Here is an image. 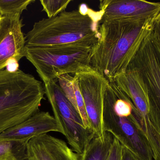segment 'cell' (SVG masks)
<instances>
[{
  "mask_svg": "<svg viewBox=\"0 0 160 160\" xmlns=\"http://www.w3.org/2000/svg\"><path fill=\"white\" fill-rule=\"evenodd\" d=\"M18 61L15 58L9 59L7 64L6 70L10 72H15L19 70Z\"/></svg>",
  "mask_w": 160,
  "mask_h": 160,
  "instance_id": "cell-22",
  "label": "cell"
},
{
  "mask_svg": "<svg viewBox=\"0 0 160 160\" xmlns=\"http://www.w3.org/2000/svg\"><path fill=\"white\" fill-rule=\"evenodd\" d=\"M84 103L90 128L99 137L105 133L103 123L104 97L109 81L92 68L75 74Z\"/></svg>",
  "mask_w": 160,
  "mask_h": 160,
  "instance_id": "cell-8",
  "label": "cell"
},
{
  "mask_svg": "<svg viewBox=\"0 0 160 160\" xmlns=\"http://www.w3.org/2000/svg\"><path fill=\"white\" fill-rule=\"evenodd\" d=\"M19 14L2 17L0 25V71L9 59L19 61L26 56V39L22 31V20Z\"/></svg>",
  "mask_w": 160,
  "mask_h": 160,
  "instance_id": "cell-9",
  "label": "cell"
},
{
  "mask_svg": "<svg viewBox=\"0 0 160 160\" xmlns=\"http://www.w3.org/2000/svg\"><path fill=\"white\" fill-rule=\"evenodd\" d=\"M122 160H141L129 150L123 147Z\"/></svg>",
  "mask_w": 160,
  "mask_h": 160,
  "instance_id": "cell-23",
  "label": "cell"
},
{
  "mask_svg": "<svg viewBox=\"0 0 160 160\" xmlns=\"http://www.w3.org/2000/svg\"><path fill=\"white\" fill-rule=\"evenodd\" d=\"M44 88L53 116L62 128L63 135L68 144L74 152L82 154L95 133L85 128L79 113L68 100L57 80L44 84Z\"/></svg>",
  "mask_w": 160,
  "mask_h": 160,
  "instance_id": "cell-6",
  "label": "cell"
},
{
  "mask_svg": "<svg viewBox=\"0 0 160 160\" xmlns=\"http://www.w3.org/2000/svg\"><path fill=\"white\" fill-rule=\"evenodd\" d=\"M34 0H0V14L2 16L8 14L21 15L29 5Z\"/></svg>",
  "mask_w": 160,
  "mask_h": 160,
  "instance_id": "cell-18",
  "label": "cell"
},
{
  "mask_svg": "<svg viewBox=\"0 0 160 160\" xmlns=\"http://www.w3.org/2000/svg\"><path fill=\"white\" fill-rule=\"evenodd\" d=\"M123 148L120 142L114 137L108 160H122Z\"/></svg>",
  "mask_w": 160,
  "mask_h": 160,
  "instance_id": "cell-20",
  "label": "cell"
},
{
  "mask_svg": "<svg viewBox=\"0 0 160 160\" xmlns=\"http://www.w3.org/2000/svg\"><path fill=\"white\" fill-rule=\"evenodd\" d=\"M2 15L0 14V25H1V21H2Z\"/></svg>",
  "mask_w": 160,
  "mask_h": 160,
  "instance_id": "cell-24",
  "label": "cell"
},
{
  "mask_svg": "<svg viewBox=\"0 0 160 160\" xmlns=\"http://www.w3.org/2000/svg\"><path fill=\"white\" fill-rule=\"evenodd\" d=\"M113 139L107 132L101 137L95 135L81 154V160H108Z\"/></svg>",
  "mask_w": 160,
  "mask_h": 160,
  "instance_id": "cell-15",
  "label": "cell"
},
{
  "mask_svg": "<svg viewBox=\"0 0 160 160\" xmlns=\"http://www.w3.org/2000/svg\"><path fill=\"white\" fill-rule=\"evenodd\" d=\"M99 8L102 14L101 22L109 20L154 18L160 12V3L144 0H104L100 1Z\"/></svg>",
  "mask_w": 160,
  "mask_h": 160,
  "instance_id": "cell-10",
  "label": "cell"
},
{
  "mask_svg": "<svg viewBox=\"0 0 160 160\" xmlns=\"http://www.w3.org/2000/svg\"><path fill=\"white\" fill-rule=\"evenodd\" d=\"M57 80L68 100L79 113L85 128L92 130L88 123L83 100L80 91L77 76L75 75L71 76L70 74H65L58 77Z\"/></svg>",
  "mask_w": 160,
  "mask_h": 160,
  "instance_id": "cell-14",
  "label": "cell"
},
{
  "mask_svg": "<svg viewBox=\"0 0 160 160\" xmlns=\"http://www.w3.org/2000/svg\"><path fill=\"white\" fill-rule=\"evenodd\" d=\"M118 87L129 98L144 118L149 111L148 95L144 85L134 70L127 69L114 81Z\"/></svg>",
  "mask_w": 160,
  "mask_h": 160,
  "instance_id": "cell-13",
  "label": "cell"
},
{
  "mask_svg": "<svg viewBox=\"0 0 160 160\" xmlns=\"http://www.w3.org/2000/svg\"><path fill=\"white\" fill-rule=\"evenodd\" d=\"M42 82L19 70L0 71V134L39 111L45 100Z\"/></svg>",
  "mask_w": 160,
  "mask_h": 160,
  "instance_id": "cell-3",
  "label": "cell"
},
{
  "mask_svg": "<svg viewBox=\"0 0 160 160\" xmlns=\"http://www.w3.org/2000/svg\"><path fill=\"white\" fill-rule=\"evenodd\" d=\"M27 143L0 139V160H27Z\"/></svg>",
  "mask_w": 160,
  "mask_h": 160,
  "instance_id": "cell-16",
  "label": "cell"
},
{
  "mask_svg": "<svg viewBox=\"0 0 160 160\" xmlns=\"http://www.w3.org/2000/svg\"><path fill=\"white\" fill-rule=\"evenodd\" d=\"M143 119L138 111L131 114L117 112L104 100V131L111 133L140 160H153L152 148L142 128Z\"/></svg>",
  "mask_w": 160,
  "mask_h": 160,
  "instance_id": "cell-5",
  "label": "cell"
},
{
  "mask_svg": "<svg viewBox=\"0 0 160 160\" xmlns=\"http://www.w3.org/2000/svg\"><path fill=\"white\" fill-rule=\"evenodd\" d=\"M63 134V131L55 117L49 112L36 113L23 122L0 134L2 140L28 143L33 138L49 132Z\"/></svg>",
  "mask_w": 160,
  "mask_h": 160,
  "instance_id": "cell-11",
  "label": "cell"
},
{
  "mask_svg": "<svg viewBox=\"0 0 160 160\" xmlns=\"http://www.w3.org/2000/svg\"><path fill=\"white\" fill-rule=\"evenodd\" d=\"M127 69L136 72L144 85L149 100L148 115L160 129V50L152 30Z\"/></svg>",
  "mask_w": 160,
  "mask_h": 160,
  "instance_id": "cell-7",
  "label": "cell"
},
{
  "mask_svg": "<svg viewBox=\"0 0 160 160\" xmlns=\"http://www.w3.org/2000/svg\"><path fill=\"white\" fill-rule=\"evenodd\" d=\"M92 47L83 44L26 47L25 57L45 84L57 80L62 75H75L93 68Z\"/></svg>",
  "mask_w": 160,
  "mask_h": 160,
  "instance_id": "cell-4",
  "label": "cell"
},
{
  "mask_svg": "<svg viewBox=\"0 0 160 160\" xmlns=\"http://www.w3.org/2000/svg\"><path fill=\"white\" fill-rule=\"evenodd\" d=\"M142 128L152 148L153 160H160V133L148 116L144 119Z\"/></svg>",
  "mask_w": 160,
  "mask_h": 160,
  "instance_id": "cell-17",
  "label": "cell"
},
{
  "mask_svg": "<svg viewBox=\"0 0 160 160\" xmlns=\"http://www.w3.org/2000/svg\"><path fill=\"white\" fill-rule=\"evenodd\" d=\"M102 14L85 3L56 17L35 23L25 35L26 47L83 44L93 46L100 37Z\"/></svg>",
  "mask_w": 160,
  "mask_h": 160,
  "instance_id": "cell-2",
  "label": "cell"
},
{
  "mask_svg": "<svg viewBox=\"0 0 160 160\" xmlns=\"http://www.w3.org/2000/svg\"><path fill=\"white\" fill-rule=\"evenodd\" d=\"M152 32L160 50V12L155 18Z\"/></svg>",
  "mask_w": 160,
  "mask_h": 160,
  "instance_id": "cell-21",
  "label": "cell"
},
{
  "mask_svg": "<svg viewBox=\"0 0 160 160\" xmlns=\"http://www.w3.org/2000/svg\"><path fill=\"white\" fill-rule=\"evenodd\" d=\"M26 152L27 160H81L66 142L48 133L30 140Z\"/></svg>",
  "mask_w": 160,
  "mask_h": 160,
  "instance_id": "cell-12",
  "label": "cell"
},
{
  "mask_svg": "<svg viewBox=\"0 0 160 160\" xmlns=\"http://www.w3.org/2000/svg\"><path fill=\"white\" fill-rule=\"evenodd\" d=\"M72 0H41L43 7L42 11H45L48 18L56 17L64 12Z\"/></svg>",
  "mask_w": 160,
  "mask_h": 160,
  "instance_id": "cell-19",
  "label": "cell"
},
{
  "mask_svg": "<svg viewBox=\"0 0 160 160\" xmlns=\"http://www.w3.org/2000/svg\"><path fill=\"white\" fill-rule=\"evenodd\" d=\"M154 18L109 20L101 22L100 37L92 46L91 67L110 82L126 72L153 28Z\"/></svg>",
  "mask_w": 160,
  "mask_h": 160,
  "instance_id": "cell-1",
  "label": "cell"
}]
</instances>
